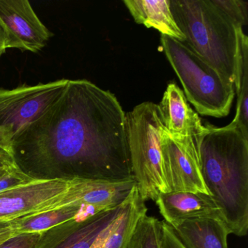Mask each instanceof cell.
I'll return each instance as SVG.
<instances>
[{
  "label": "cell",
  "mask_w": 248,
  "mask_h": 248,
  "mask_svg": "<svg viewBox=\"0 0 248 248\" xmlns=\"http://www.w3.org/2000/svg\"><path fill=\"white\" fill-rule=\"evenodd\" d=\"M10 149L17 168L34 180L134 179L126 114L114 94L86 79H69Z\"/></svg>",
  "instance_id": "1"
},
{
  "label": "cell",
  "mask_w": 248,
  "mask_h": 248,
  "mask_svg": "<svg viewBox=\"0 0 248 248\" xmlns=\"http://www.w3.org/2000/svg\"><path fill=\"white\" fill-rule=\"evenodd\" d=\"M200 139L202 174L229 233L248 230V138L231 124H206Z\"/></svg>",
  "instance_id": "2"
},
{
  "label": "cell",
  "mask_w": 248,
  "mask_h": 248,
  "mask_svg": "<svg viewBox=\"0 0 248 248\" xmlns=\"http://www.w3.org/2000/svg\"><path fill=\"white\" fill-rule=\"evenodd\" d=\"M170 10L186 45L239 89V37L242 29L211 0H170Z\"/></svg>",
  "instance_id": "3"
},
{
  "label": "cell",
  "mask_w": 248,
  "mask_h": 248,
  "mask_svg": "<svg viewBox=\"0 0 248 248\" xmlns=\"http://www.w3.org/2000/svg\"><path fill=\"white\" fill-rule=\"evenodd\" d=\"M161 44L187 101L197 113L216 118L229 115L235 95L233 84L182 42L162 35Z\"/></svg>",
  "instance_id": "4"
},
{
  "label": "cell",
  "mask_w": 248,
  "mask_h": 248,
  "mask_svg": "<svg viewBox=\"0 0 248 248\" xmlns=\"http://www.w3.org/2000/svg\"><path fill=\"white\" fill-rule=\"evenodd\" d=\"M164 125L157 104L143 102L126 114L127 143L132 172L143 201L169 192L161 149Z\"/></svg>",
  "instance_id": "5"
},
{
  "label": "cell",
  "mask_w": 248,
  "mask_h": 248,
  "mask_svg": "<svg viewBox=\"0 0 248 248\" xmlns=\"http://www.w3.org/2000/svg\"><path fill=\"white\" fill-rule=\"evenodd\" d=\"M69 79L0 88V142L10 148L11 140L23 127L38 118L64 92Z\"/></svg>",
  "instance_id": "6"
},
{
  "label": "cell",
  "mask_w": 248,
  "mask_h": 248,
  "mask_svg": "<svg viewBox=\"0 0 248 248\" xmlns=\"http://www.w3.org/2000/svg\"><path fill=\"white\" fill-rule=\"evenodd\" d=\"M200 137H172L165 127L162 128L161 149L169 191H189L210 195L202 174Z\"/></svg>",
  "instance_id": "7"
},
{
  "label": "cell",
  "mask_w": 248,
  "mask_h": 248,
  "mask_svg": "<svg viewBox=\"0 0 248 248\" xmlns=\"http://www.w3.org/2000/svg\"><path fill=\"white\" fill-rule=\"evenodd\" d=\"M0 27L8 48L37 53L53 37L28 0H0Z\"/></svg>",
  "instance_id": "8"
},
{
  "label": "cell",
  "mask_w": 248,
  "mask_h": 248,
  "mask_svg": "<svg viewBox=\"0 0 248 248\" xmlns=\"http://www.w3.org/2000/svg\"><path fill=\"white\" fill-rule=\"evenodd\" d=\"M72 181L35 180L0 193V223L43 213L69 189Z\"/></svg>",
  "instance_id": "9"
},
{
  "label": "cell",
  "mask_w": 248,
  "mask_h": 248,
  "mask_svg": "<svg viewBox=\"0 0 248 248\" xmlns=\"http://www.w3.org/2000/svg\"><path fill=\"white\" fill-rule=\"evenodd\" d=\"M127 200L115 208L90 217H75L41 232L36 248H92L98 236L121 216Z\"/></svg>",
  "instance_id": "10"
},
{
  "label": "cell",
  "mask_w": 248,
  "mask_h": 248,
  "mask_svg": "<svg viewBox=\"0 0 248 248\" xmlns=\"http://www.w3.org/2000/svg\"><path fill=\"white\" fill-rule=\"evenodd\" d=\"M155 202L164 220L171 226L199 218L217 219L224 223L221 211L209 194L169 191L161 193Z\"/></svg>",
  "instance_id": "11"
},
{
  "label": "cell",
  "mask_w": 248,
  "mask_h": 248,
  "mask_svg": "<svg viewBox=\"0 0 248 248\" xmlns=\"http://www.w3.org/2000/svg\"><path fill=\"white\" fill-rule=\"evenodd\" d=\"M158 107L164 127L172 137L201 136L205 131V125L176 84L168 85Z\"/></svg>",
  "instance_id": "12"
},
{
  "label": "cell",
  "mask_w": 248,
  "mask_h": 248,
  "mask_svg": "<svg viewBox=\"0 0 248 248\" xmlns=\"http://www.w3.org/2000/svg\"><path fill=\"white\" fill-rule=\"evenodd\" d=\"M171 227L186 248H228L230 233L217 219L184 220Z\"/></svg>",
  "instance_id": "13"
},
{
  "label": "cell",
  "mask_w": 248,
  "mask_h": 248,
  "mask_svg": "<svg viewBox=\"0 0 248 248\" xmlns=\"http://www.w3.org/2000/svg\"><path fill=\"white\" fill-rule=\"evenodd\" d=\"M123 2L137 24L155 29L162 35L178 41L185 40L171 13L170 0H124Z\"/></svg>",
  "instance_id": "14"
},
{
  "label": "cell",
  "mask_w": 248,
  "mask_h": 248,
  "mask_svg": "<svg viewBox=\"0 0 248 248\" xmlns=\"http://www.w3.org/2000/svg\"><path fill=\"white\" fill-rule=\"evenodd\" d=\"M101 212L104 211L92 206L75 204L62 208L21 217L8 223L15 231L16 234L33 232L41 233L75 217H90Z\"/></svg>",
  "instance_id": "15"
},
{
  "label": "cell",
  "mask_w": 248,
  "mask_h": 248,
  "mask_svg": "<svg viewBox=\"0 0 248 248\" xmlns=\"http://www.w3.org/2000/svg\"><path fill=\"white\" fill-rule=\"evenodd\" d=\"M146 214L147 207L136 186L101 248H128L138 222Z\"/></svg>",
  "instance_id": "16"
},
{
  "label": "cell",
  "mask_w": 248,
  "mask_h": 248,
  "mask_svg": "<svg viewBox=\"0 0 248 248\" xmlns=\"http://www.w3.org/2000/svg\"><path fill=\"white\" fill-rule=\"evenodd\" d=\"M236 114L230 123L248 138V38L243 30L239 37V89Z\"/></svg>",
  "instance_id": "17"
},
{
  "label": "cell",
  "mask_w": 248,
  "mask_h": 248,
  "mask_svg": "<svg viewBox=\"0 0 248 248\" xmlns=\"http://www.w3.org/2000/svg\"><path fill=\"white\" fill-rule=\"evenodd\" d=\"M128 248H162V223L144 215L136 225Z\"/></svg>",
  "instance_id": "18"
},
{
  "label": "cell",
  "mask_w": 248,
  "mask_h": 248,
  "mask_svg": "<svg viewBox=\"0 0 248 248\" xmlns=\"http://www.w3.org/2000/svg\"><path fill=\"white\" fill-rule=\"evenodd\" d=\"M215 6L226 15L237 28L248 24V2L240 0H211Z\"/></svg>",
  "instance_id": "19"
},
{
  "label": "cell",
  "mask_w": 248,
  "mask_h": 248,
  "mask_svg": "<svg viewBox=\"0 0 248 248\" xmlns=\"http://www.w3.org/2000/svg\"><path fill=\"white\" fill-rule=\"evenodd\" d=\"M40 233L37 232L16 233L1 244L0 248H36Z\"/></svg>",
  "instance_id": "20"
},
{
  "label": "cell",
  "mask_w": 248,
  "mask_h": 248,
  "mask_svg": "<svg viewBox=\"0 0 248 248\" xmlns=\"http://www.w3.org/2000/svg\"><path fill=\"white\" fill-rule=\"evenodd\" d=\"M35 181L19 170L9 171L0 177V193Z\"/></svg>",
  "instance_id": "21"
},
{
  "label": "cell",
  "mask_w": 248,
  "mask_h": 248,
  "mask_svg": "<svg viewBox=\"0 0 248 248\" xmlns=\"http://www.w3.org/2000/svg\"><path fill=\"white\" fill-rule=\"evenodd\" d=\"M162 223V248H186L173 229L165 220Z\"/></svg>",
  "instance_id": "22"
},
{
  "label": "cell",
  "mask_w": 248,
  "mask_h": 248,
  "mask_svg": "<svg viewBox=\"0 0 248 248\" xmlns=\"http://www.w3.org/2000/svg\"><path fill=\"white\" fill-rule=\"evenodd\" d=\"M0 169L18 170L14 162L11 149L0 142Z\"/></svg>",
  "instance_id": "23"
},
{
  "label": "cell",
  "mask_w": 248,
  "mask_h": 248,
  "mask_svg": "<svg viewBox=\"0 0 248 248\" xmlns=\"http://www.w3.org/2000/svg\"><path fill=\"white\" fill-rule=\"evenodd\" d=\"M14 234L15 231L9 223H0V245Z\"/></svg>",
  "instance_id": "24"
},
{
  "label": "cell",
  "mask_w": 248,
  "mask_h": 248,
  "mask_svg": "<svg viewBox=\"0 0 248 248\" xmlns=\"http://www.w3.org/2000/svg\"><path fill=\"white\" fill-rule=\"evenodd\" d=\"M7 49H8V46H7L6 37L2 27H0V57L5 53Z\"/></svg>",
  "instance_id": "25"
},
{
  "label": "cell",
  "mask_w": 248,
  "mask_h": 248,
  "mask_svg": "<svg viewBox=\"0 0 248 248\" xmlns=\"http://www.w3.org/2000/svg\"><path fill=\"white\" fill-rule=\"evenodd\" d=\"M11 170H14L0 169V177L2 176V175H5V173Z\"/></svg>",
  "instance_id": "26"
}]
</instances>
